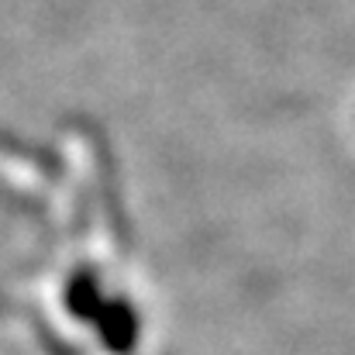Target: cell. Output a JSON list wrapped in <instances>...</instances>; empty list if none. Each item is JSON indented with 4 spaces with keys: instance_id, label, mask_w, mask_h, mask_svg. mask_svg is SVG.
Here are the masks:
<instances>
[{
    "instance_id": "7a4b0ae2",
    "label": "cell",
    "mask_w": 355,
    "mask_h": 355,
    "mask_svg": "<svg viewBox=\"0 0 355 355\" xmlns=\"http://www.w3.org/2000/svg\"><path fill=\"white\" fill-rule=\"evenodd\" d=\"M104 304H107V300L101 297V290H97V283H94L90 276H80V279L69 286V311H73L76 318L97 321V314H101Z\"/></svg>"
},
{
    "instance_id": "6da1fadb",
    "label": "cell",
    "mask_w": 355,
    "mask_h": 355,
    "mask_svg": "<svg viewBox=\"0 0 355 355\" xmlns=\"http://www.w3.org/2000/svg\"><path fill=\"white\" fill-rule=\"evenodd\" d=\"M94 324L101 328L104 345L118 355L131 352L135 342H138V318H135V311H131L124 300H107V304L101 307V314H97Z\"/></svg>"
}]
</instances>
